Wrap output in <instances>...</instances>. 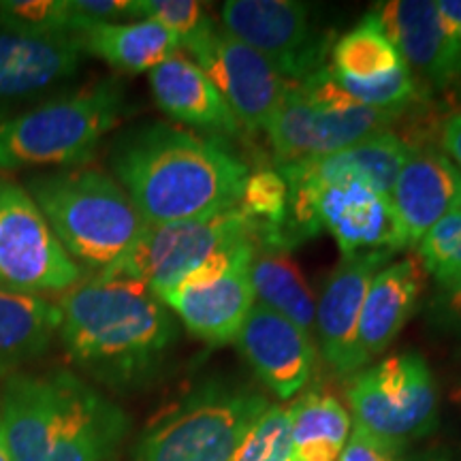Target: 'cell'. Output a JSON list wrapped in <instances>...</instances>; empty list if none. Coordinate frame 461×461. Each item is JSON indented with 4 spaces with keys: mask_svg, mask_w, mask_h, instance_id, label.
I'll return each mask as SVG.
<instances>
[{
    "mask_svg": "<svg viewBox=\"0 0 461 461\" xmlns=\"http://www.w3.org/2000/svg\"><path fill=\"white\" fill-rule=\"evenodd\" d=\"M60 342L73 366L113 391H132L165 370L177 344L171 310L141 282L96 274L62 293Z\"/></svg>",
    "mask_w": 461,
    "mask_h": 461,
    "instance_id": "1",
    "label": "cell"
},
{
    "mask_svg": "<svg viewBox=\"0 0 461 461\" xmlns=\"http://www.w3.org/2000/svg\"><path fill=\"white\" fill-rule=\"evenodd\" d=\"M115 180L146 224L216 216L238 207L250 167L222 137L165 122L122 132L112 148Z\"/></svg>",
    "mask_w": 461,
    "mask_h": 461,
    "instance_id": "2",
    "label": "cell"
},
{
    "mask_svg": "<svg viewBox=\"0 0 461 461\" xmlns=\"http://www.w3.org/2000/svg\"><path fill=\"white\" fill-rule=\"evenodd\" d=\"M0 425L14 461H112L131 431L118 403L68 370L5 378Z\"/></svg>",
    "mask_w": 461,
    "mask_h": 461,
    "instance_id": "3",
    "label": "cell"
},
{
    "mask_svg": "<svg viewBox=\"0 0 461 461\" xmlns=\"http://www.w3.org/2000/svg\"><path fill=\"white\" fill-rule=\"evenodd\" d=\"M24 188L67 255L96 274L112 272L146 227L118 180L95 167L34 173Z\"/></svg>",
    "mask_w": 461,
    "mask_h": 461,
    "instance_id": "4",
    "label": "cell"
},
{
    "mask_svg": "<svg viewBox=\"0 0 461 461\" xmlns=\"http://www.w3.org/2000/svg\"><path fill=\"white\" fill-rule=\"evenodd\" d=\"M126 109L120 79H96L31 112L0 120V171L82 167Z\"/></svg>",
    "mask_w": 461,
    "mask_h": 461,
    "instance_id": "5",
    "label": "cell"
},
{
    "mask_svg": "<svg viewBox=\"0 0 461 461\" xmlns=\"http://www.w3.org/2000/svg\"><path fill=\"white\" fill-rule=\"evenodd\" d=\"M267 408L261 391L210 378L148 425L132 461H230Z\"/></svg>",
    "mask_w": 461,
    "mask_h": 461,
    "instance_id": "6",
    "label": "cell"
},
{
    "mask_svg": "<svg viewBox=\"0 0 461 461\" xmlns=\"http://www.w3.org/2000/svg\"><path fill=\"white\" fill-rule=\"evenodd\" d=\"M406 112L359 105L336 82L330 65H325L299 82H288L265 132L280 165H288L325 157L387 132Z\"/></svg>",
    "mask_w": 461,
    "mask_h": 461,
    "instance_id": "7",
    "label": "cell"
},
{
    "mask_svg": "<svg viewBox=\"0 0 461 461\" xmlns=\"http://www.w3.org/2000/svg\"><path fill=\"white\" fill-rule=\"evenodd\" d=\"M355 425L406 445L438 425V387L423 355L406 350L363 367L346 383Z\"/></svg>",
    "mask_w": 461,
    "mask_h": 461,
    "instance_id": "8",
    "label": "cell"
},
{
    "mask_svg": "<svg viewBox=\"0 0 461 461\" xmlns=\"http://www.w3.org/2000/svg\"><path fill=\"white\" fill-rule=\"evenodd\" d=\"M246 241H252L250 222L240 207L193 221L146 224L129 255L105 276H122L160 293Z\"/></svg>",
    "mask_w": 461,
    "mask_h": 461,
    "instance_id": "9",
    "label": "cell"
},
{
    "mask_svg": "<svg viewBox=\"0 0 461 461\" xmlns=\"http://www.w3.org/2000/svg\"><path fill=\"white\" fill-rule=\"evenodd\" d=\"M288 230L295 241L327 230L342 257L406 248L391 199L357 182L288 190Z\"/></svg>",
    "mask_w": 461,
    "mask_h": 461,
    "instance_id": "10",
    "label": "cell"
},
{
    "mask_svg": "<svg viewBox=\"0 0 461 461\" xmlns=\"http://www.w3.org/2000/svg\"><path fill=\"white\" fill-rule=\"evenodd\" d=\"M82 278L24 184L0 177V291L43 297Z\"/></svg>",
    "mask_w": 461,
    "mask_h": 461,
    "instance_id": "11",
    "label": "cell"
},
{
    "mask_svg": "<svg viewBox=\"0 0 461 461\" xmlns=\"http://www.w3.org/2000/svg\"><path fill=\"white\" fill-rule=\"evenodd\" d=\"M229 103L241 129L265 132L288 82L261 54L224 31L214 20L182 45Z\"/></svg>",
    "mask_w": 461,
    "mask_h": 461,
    "instance_id": "12",
    "label": "cell"
},
{
    "mask_svg": "<svg viewBox=\"0 0 461 461\" xmlns=\"http://www.w3.org/2000/svg\"><path fill=\"white\" fill-rule=\"evenodd\" d=\"M222 28L246 43L286 82H299L325 65L327 37L312 24V11L295 0H229L221 7Z\"/></svg>",
    "mask_w": 461,
    "mask_h": 461,
    "instance_id": "13",
    "label": "cell"
},
{
    "mask_svg": "<svg viewBox=\"0 0 461 461\" xmlns=\"http://www.w3.org/2000/svg\"><path fill=\"white\" fill-rule=\"evenodd\" d=\"M82 56L77 34L28 32L0 22V109L67 84L79 71Z\"/></svg>",
    "mask_w": 461,
    "mask_h": 461,
    "instance_id": "14",
    "label": "cell"
},
{
    "mask_svg": "<svg viewBox=\"0 0 461 461\" xmlns=\"http://www.w3.org/2000/svg\"><path fill=\"white\" fill-rule=\"evenodd\" d=\"M391 252L342 257L327 278L316 303L314 330L319 333L325 361L338 376H353L363 370L357 346V330L367 288L374 276L384 267Z\"/></svg>",
    "mask_w": 461,
    "mask_h": 461,
    "instance_id": "15",
    "label": "cell"
},
{
    "mask_svg": "<svg viewBox=\"0 0 461 461\" xmlns=\"http://www.w3.org/2000/svg\"><path fill=\"white\" fill-rule=\"evenodd\" d=\"M250 263L210 278H188L157 295L201 342L210 346L235 342L257 303Z\"/></svg>",
    "mask_w": 461,
    "mask_h": 461,
    "instance_id": "16",
    "label": "cell"
},
{
    "mask_svg": "<svg viewBox=\"0 0 461 461\" xmlns=\"http://www.w3.org/2000/svg\"><path fill=\"white\" fill-rule=\"evenodd\" d=\"M235 344L258 380L280 400H291L308 384L314 370L310 333L285 316L255 303Z\"/></svg>",
    "mask_w": 461,
    "mask_h": 461,
    "instance_id": "17",
    "label": "cell"
},
{
    "mask_svg": "<svg viewBox=\"0 0 461 461\" xmlns=\"http://www.w3.org/2000/svg\"><path fill=\"white\" fill-rule=\"evenodd\" d=\"M411 149L395 131H387L325 157L280 165L278 171L288 190H314L327 184L357 182L372 188L374 193L391 197Z\"/></svg>",
    "mask_w": 461,
    "mask_h": 461,
    "instance_id": "18",
    "label": "cell"
},
{
    "mask_svg": "<svg viewBox=\"0 0 461 461\" xmlns=\"http://www.w3.org/2000/svg\"><path fill=\"white\" fill-rule=\"evenodd\" d=\"M389 199L403 244L417 246L438 221L461 210V171L438 146L412 148Z\"/></svg>",
    "mask_w": 461,
    "mask_h": 461,
    "instance_id": "19",
    "label": "cell"
},
{
    "mask_svg": "<svg viewBox=\"0 0 461 461\" xmlns=\"http://www.w3.org/2000/svg\"><path fill=\"white\" fill-rule=\"evenodd\" d=\"M374 14L383 22L406 67L429 95L457 82L453 51L436 0H391L378 5Z\"/></svg>",
    "mask_w": 461,
    "mask_h": 461,
    "instance_id": "20",
    "label": "cell"
},
{
    "mask_svg": "<svg viewBox=\"0 0 461 461\" xmlns=\"http://www.w3.org/2000/svg\"><path fill=\"white\" fill-rule=\"evenodd\" d=\"M425 286L423 265L417 258L384 265L367 288L357 330L363 367L393 344L417 308Z\"/></svg>",
    "mask_w": 461,
    "mask_h": 461,
    "instance_id": "21",
    "label": "cell"
},
{
    "mask_svg": "<svg viewBox=\"0 0 461 461\" xmlns=\"http://www.w3.org/2000/svg\"><path fill=\"white\" fill-rule=\"evenodd\" d=\"M148 79L160 112L177 122L222 137H240L244 132L216 86L186 56H171L152 68Z\"/></svg>",
    "mask_w": 461,
    "mask_h": 461,
    "instance_id": "22",
    "label": "cell"
},
{
    "mask_svg": "<svg viewBox=\"0 0 461 461\" xmlns=\"http://www.w3.org/2000/svg\"><path fill=\"white\" fill-rule=\"evenodd\" d=\"M84 54L101 58L115 71H152L180 54V41L157 22H99L77 34Z\"/></svg>",
    "mask_w": 461,
    "mask_h": 461,
    "instance_id": "23",
    "label": "cell"
},
{
    "mask_svg": "<svg viewBox=\"0 0 461 461\" xmlns=\"http://www.w3.org/2000/svg\"><path fill=\"white\" fill-rule=\"evenodd\" d=\"M60 321L58 303L45 297L0 291V378L48 353Z\"/></svg>",
    "mask_w": 461,
    "mask_h": 461,
    "instance_id": "24",
    "label": "cell"
},
{
    "mask_svg": "<svg viewBox=\"0 0 461 461\" xmlns=\"http://www.w3.org/2000/svg\"><path fill=\"white\" fill-rule=\"evenodd\" d=\"M291 438L299 461H338L350 436L353 419L336 395L305 391L288 408Z\"/></svg>",
    "mask_w": 461,
    "mask_h": 461,
    "instance_id": "25",
    "label": "cell"
},
{
    "mask_svg": "<svg viewBox=\"0 0 461 461\" xmlns=\"http://www.w3.org/2000/svg\"><path fill=\"white\" fill-rule=\"evenodd\" d=\"M250 280L258 305L285 316L305 333L314 330L316 299L297 263L286 252L255 250Z\"/></svg>",
    "mask_w": 461,
    "mask_h": 461,
    "instance_id": "26",
    "label": "cell"
},
{
    "mask_svg": "<svg viewBox=\"0 0 461 461\" xmlns=\"http://www.w3.org/2000/svg\"><path fill=\"white\" fill-rule=\"evenodd\" d=\"M406 67L378 15L367 14L331 48V73L348 82H374Z\"/></svg>",
    "mask_w": 461,
    "mask_h": 461,
    "instance_id": "27",
    "label": "cell"
},
{
    "mask_svg": "<svg viewBox=\"0 0 461 461\" xmlns=\"http://www.w3.org/2000/svg\"><path fill=\"white\" fill-rule=\"evenodd\" d=\"M0 22L41 34H79L90 26L73 9V0H3Z\"/></svg>",
    "mask_w": 461,
    "mask_h": 461,
    "instance_id": "28",
    "label": "cell"
},
{
    "mask_svg": "<svg viewBox=\"0 0 461 461\" xmlns=\"http://www.w3.org/2000/svg\"><path fill=\"white\" fill-rule=\"evenodd\" d=\"M230 461H299L293 447L288 408L269 406L248 431Z\"/></svg>",
    "mask_w": 461,
    "mask_h": 461,
    "instance_id": "29",
    "label": "cell"
},
{
    "mask_svg": "<svg viewBox=\"0 0 461 461\" xmlns=\"http://www.w3.org/2000/svg\"><path fill=\"white\" fill-rule=\"evenodd\" d=\"M132 17L157 22L173 32L180 48L207 24L210 15L197 0H135Z\"/></svg>",
    "mask_w": 461,
    "mask_h": 461,
    "instance_id": "30",
    "label": "cell"
},
{
    "mask_svg": "<svg viewBox=\"0 0 461 461\" xmlns=\"http://www.w3.org/2000/svg\"><path fill=\"white\" fill-rule=\"evenodd\" d=\"M461 244V210L438 221L419 241V263L436 276L448 263Z\"/></svg>",
    "mask_w": 461,
    "mask_h": 461,
    "instance_id": "31",
    "label": "cell"
},
{
    "mask_svg": "<svg viewBox=\"0 0 461 461\" xmlns=\"http://www.w3.org/2000/svg\"><path fill=\"white\" fill-rule=\"evenodd\" d=\"M403 448L406 445L380 438L355 425L338 461H406Z\"/></svg>",
    "mask_w": 461,
    "mask_h": 461,
    "instance_id": "32",
    "label": "cell"
},
{
    "mask_svg": "<svg viewBox=\"0 0 461 461\" xmlns=\"http://www.w3.org/2000/svg\"><path fill=\"white\" fill-rule=\"evenodd\" d=\"M73 9L90 24L118 22L120 17H132L135 0H73Z\"/></svg>",
    "mask_w": 461,
    "mask_h": 461,
    "instance_id": "33",
    "label": "cell"
},
{
    "mask_svg": "<svg viewBox=\"0 0 461 461\" xmlns=\"http://www.w3.org/2000/svg\"><path fill=\"white\" fill-rule=\"evenodd\" d=\"M436 7L451 45L455 71L461 79V0H436Z\"/></svg>",
    "mask_w": 461,
    "mask_h": 461,
    "instance_id": "34",
    "label": "cell"
},
{
    "mask_svg": "<svg viewBox=\"0 0 461 461\" xmlns=\"http://www.w3.org/2000/svg\"><path fill=\"white\" fill-rule=\"evenodd\" d=\"M438 143L442 152L453 160V165L461 171V112L448 113L442 120L440 131H438Z\"/></svg>",
    "mask_w": 461,
    "mask_h": 461,
    "instance_id": "35",
    "label": "cell"
},
{
    "mask_svg": "<svg viewBox=\"0 0 461 461\" xmlns=\"http://www.w3.org/2000/svg\"><path fill=\"white\" fill-rule=\"evenodd\" d=\"M434 278L440 282L442 286L448 288V291H455V288L461 286V244L457 248V252L448 258V263L434 276Z\"/></svg>",
    "mask_w": 461,
    "mask_h": 461,
    "instance_id": "36",
    "label": "cell"
},
{
    "mask_svg": "<svg viewBox=\"0 0 461 461\" xmlns=\"http://www.w3.org/2000/svg\"><path fill=\"white\" fill-rule=\"evenodd\" d=\"M448 293H451V297H448L451 302H448V303H451L453 314L461 321V291H448Z\"/></svg>",
    "mask_w": 461,
    "mask_h": 461,
    "instance_id": "37",
    "label": "cell"
},
{
    "mask_svg": "<svg viewBox=\"0 0 461 461\" xmlns=\"http://www.w3.org/2000/svg\"><path fill=\"white\" fill-rule=\"evenodd\" d=\"M0 461H14V457H11V453H9L7 440H5L3 425H0Z\"/></svg>",
    "mask_w": 461,
    "mask_h": 461,
    "instance_id": "38",
    "label": "cell"
},
{
    "mask_svg": "<svg viewBox=\"0 0 461 461\" xmlns=\"http://www.w3.org/2000/svg\"><path fill=\"white\" fill-rule=\"evenodd\" d=\"M419 461H451V459H448L445 453H429L425 455V457H420Z\"/></svg>",
    "mask_w": 461,
    "mask_h": 461,
    "instance_id": "39",
    "label": "cell"
},
{
    "mask_svg": "<svg viewBox=\"0 0 461 461\" xmlns=\"http://www.w3.org/2000/svg\"><path fill=\"white\" fill-rule=\"evenodd\" d=\"M451 400H453L455 406H459V408H461V383L457 384V387L453 389V393H451Z\"/></svg>",
    "mask_w": 461,
    "mask_h": 461,
    "instance_id": "40",
    "label": "cell"
},
{
    "mask_svg": "<svg viewBox=\"0 0 461 461\" xmlns=\"http://www.w3.org/2000/svg\"><path fill=\"white\" fill-rule=\"evenodd\" d=\"M455 291H461V286H459V288H455Z\"/></svg>",
    "mask_w": 461,
    "mask_h": 461,
    "instance_id": "41",
    "label": "cell"
}]
</instances>
